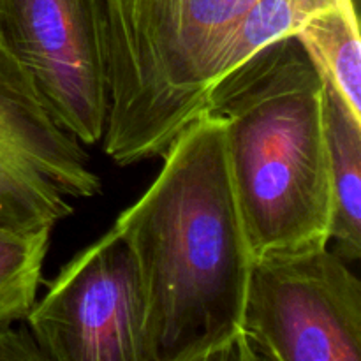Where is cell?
I'll list each match as a JSON object with an SVG mask.
<instances>
[{
    "mask_svg": "<svg viewBox=\"0 0 361 361\" xmlns=\"http://www.w3.org/2000/svg\"><path fill=\"white\" fill-rule=\"evenodd\" d=\"M161 157L152 185L111 226L136 268L147 361L238 360L254 254L222 122L201 111Z\"/></svg>",
    "mask_w": 361,
    "mask_h": 361,
    "instance_id": "6da1fadb",
    "label": "cell"
},
{
    "mask_svg": "<svg viewBox=\"0 0 361 361\" xmlns=\"http://www.w3.org/2000/svg\"><path fill=\"white\" fill-rule=\"evenodd\" d=\"M345 2L360 0H106L104 154L118 166L161 157L222 76Z\"/></svg>",
    "mask_w": 361,
    "mask_h": 361,
    "instance_id": "7a4b0ae2",
    "label": "cell"
},
{
    "mask_svg": "<svg viewBox=\"0 0 361 361\" xmlns=\"http://www.w3.org/2000/svg\"><path fill=\"white\" fill-rule=\"evenodd\" d=\"M201 111L224 127V147L254 259L330 247L324 74L295 34L229 71Z\"/></svg>",
    "mask_w": 361,
    "mask_h": 361,
    "instance_id": "3957f363",
    "label": "cell"
},
{
    "mask_svg": "<svg viewBox=\"0 0 361 361\" xmlns=\"http://www.w3.org/2000/svg\"><path fill=\"white\" fill-rule=\"evenodd\" d=\"M238 360L360 361L361 284L324 249L254 259Z\"/></svg>",
    "mask_w": 361,
    "mask_h": 361,
    "instance_id": "277c9868",
    "label": "cell"
},
{
    "mask_svg": "<svg viewBox=\"0 0 361 361\" xmlns=\"http://www.w3.org/2000/svg\"><path fill=\"white\" fill-rule=\"evenodd\" d=\"M0 44L67 133L83 145L102 140L108 116L106 0H0Z\"/></svg>",
    "mask_w": 361,
    "mask_h": 361,
    "instance_id": "5b68a950",
    "label": "cell"
},
{
    "mask_svg": "<svg viewBox=\"0 0 361 361\" xmlns=\"http://www.w3.org/2000/svg\"><path fill=\"white\" fill-rule=\"evenodd\" d=\"M83 143L51 116L20 63L0 44V229L30 233L73 215L101 192Z\"/></svg>",
    "mask_w": 361,
    "mask_h": 361,
    "instance_id": "8992f818",
    "label": "cell"
},
{
    "mask_svg": "<svg viewBox=\"0 0 361 361\" xmlns=\"http://www.w3.org/2000/svg\"><path fill=\"white\" fill-rule=\"evenodd\" d=\"M23 321L46 361H147L136 268L113 228L63 264Z\"/></svg>",
    "mask_w": 361,
    "mask_h": 361,
    "instance_id": "52a82bcc",
    "label": "cell"
},
{
    "mask_svg": "<svg viewBox=\"0 0 361 361\" xmlns=\"http://www.w3.org/2000/svg\"><path fill=\"white\" fill-rule=\"evenodd\" d=\"M324 134L330 173V243L345 261L361 257V116L324 76Z\"/></svg>",
    "mask_w": 361,
    "mask_h": 361,
    "instance_id": "ba28073f",
    "label": "cell"
},
{
    "mask_svg": "<svg viewBox=\"0 0 361 361\" xmlns=\"http://www.w3.org/2000/svg\"><path fill=\"white\" fill-rule=\"evenodd\" d=\"M326 80L361 116V44L358 6L337 4L307 18L295 32Z\"/></svg>",
    "mask_w": 361,
    "mask_h": 361,
    "instance_id": "9c48e42d",
    "label": "cell"
},
{
    "mask_svg": "<svg viewBox=\"0 0 361 361\" xmlns=\"http://www.w3.org/2000/svg\"><path fill=\"white\" fill-rule=\"evenodd\" d=\"M51 231L0 229V326L25 319L37 300Z\"/></svg>",
    "mask_w": 361,
    "mask_h": 361,
    "instance_id": "30bf717a",
    "label": "cell"
},
{
    "mask_svg": "<svg viewBox=\"0 0 361 361\" xmlns=\"http://www.w3.org/2000/svg\"><path fill=\"white\" fill-rule=\"evenodd\" d=\"M0 361H46L37 342L27 330L13 324L0 326Z\"/></svg>",
    "mask_w": 361,
    "mask_h": 361,
    "instance_id": "8fae6325",
    "label": "cell"
}]
</instances>
